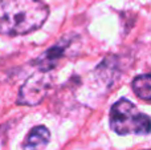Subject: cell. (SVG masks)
<instances>
[{
  "label": "cell",
  "mask_w": 151,
  "mask_h": 150,
  "mask_svg": "<svg viewBox=\"0 0 151 150\" xmlns=\"http://www.w3.org/2000/svg\"><path fill=\"white\" fill-rule=\"evenodd\" d=\"M49 16L41 0H0V33L20 36L40 29Z\"/></svg>",
  "instance_id": "obj_1"
},
{
  "label": "cell",
  "mask_w": 151,
  "mask_h": 150,
  "mask_svg": "<svg viewBox=\"0 0 151 150\" xmlns=\"http://www.w3.org/2000/svg\"><path fill=\"white\" fill-rule=\"evenodd\" d=\"M110 128L119 136L149 134L150 118L141 113L133 102L122 98L110 109Z\"/></svg>",
  "instance_id": "obj_2"
},
{
  "label": "cell",
  "mask_w": 151,
  "mask_h": 150,
  "mask_svg": "<svg viewBox=\"0 0 151 150\" xmlns=\"http://www.w3.org/2000/svg\"><path fill=\"white\" fill-rule=\"evenodd\" d=\"M50 88V77L48 72L41 71L31 76L21 87L17 102L21 105H37L45 97L48 89Z\"/></svg>",
  "instance_id": "obj_3"
},
{
  "label": "cell",
  "mask_w": 151,
  "mask_h": 150,
  "mask_svg": "<svg viewBox=\"0 0 151 150\" xmlns=\"http://www.w3.org/2000/svg\"><path fill=\"white\" fill-rule=\"evenodd\" d=\"M50 133L48 128L45 126H36L29 132L25 141L23 144L24 150H44L49 144Z\"/></svg>",
  "instance_id": "obj_4"
},
{
  "label": "cell",
  "mask_w": 151,
  "mask_h": 150,
  "mask_svg": "<svg viewBox=\"0 0 151 150\" xmlns=\"http://www.w3.org/2000/svg\"><path fill=\"white\" fill-rule=\"evenodd\" d=\"M65 53V45H55V47L49 48L45 53H42V56L37 60L39 68L44 72H49L50 69H53L57 64V61Z\"/></svg>",
  "instance_id": "obj_5"
},
{
  "label": "cell",
  "mask_w": 151,
  "mask_h": 150,
  "mask_svg": "<svg viewBox=\"0 0 151 150\" xmlns=\"http://www.w3.org/2000/svg\"><path fill=\"white\" fill-rule=\"evenodd\" d=\"M133 90L139 98L145 101H149L151 97V76L149 73L142 74L134 79Z\"/></svg>",
  "instance_id": "obj_6"
}]
</instances>
